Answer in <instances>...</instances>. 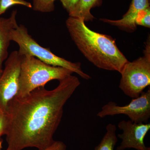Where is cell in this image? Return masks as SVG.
Masks as SVG:
<instances>
[{"mask_svg":"<svg viewBox=\"0 0 150 150\" xmlns=\"http://www.w3.org/2000/svg\"><path fill=\"white\" fill-rule=\"evenodd\" d=\"M106 132L99 144L93 150H114L118 141L116 135L117 127L114 124L109 123L106 127Z\"/></svg>","mask_w":150,"mask_h":150,"instance_id":"obj_12","label":"cell"},{"mask_svg":"<svg viewBox=\"0 0 150 150\" xmlns=\"http://www.w3.org/2000/svg\"><path fill=\"white\" fill-rule=\"evenodd\" d=\"M136 25L149 28L150 26V7L147 8L139 13L136 20Z\"/></svg>","mask_w":150,"mask_h":150,"instance_id":"obj_15","label":"cell"},{"mask_svg":"<svg viewBox=\"0 0 150 150\" xmlns=\"http://www.w3.org/2000/svg\"><path fill=\"white\" fill-rule=\"evenodd\" d=\"M144 56L123 67L119 87L127 96L132 98L140 96L150 85V43L148 39Z\"/></svg>","mask_w":150,"mask_h":150,"instance_id":"obj_5","label":"cell"},{"mask_svg":"<svg viewBox=\"0 0 150 150\" xmlns=\"http://www.w3.org/2000/svg\"><path fill=\"white\" fill-rule=\"evenodd\" d=\"M3 136L2 134H0V150H1L2 148V141L1 139V137L2 136Z\"/></svg>","mask_w":150,"mask_h":150,"instance_id":"obj_19","label":"cell"},{"mask_svg":"<svg viewBox=\"0 0 150 150\" xmlns=\"http://www.w3.org/2000/svg\"><path fill=\"white\" fill-rule=\"evenodd\" d=\"M56 0H33V10L43 13L51 12L55 8Z\"/></svg>","mask_w":150,"mask_h":150,"instance_id":"obj_13","label":"cell"},{"mask_svg":"<svg viewBox=\"0 0 150 150\" xmlns=\"http://www.w3.org/2000/svg\"><path fill=\"white\" fill-rule=\"evenodd\" d=\"M102 3V0H79L69 16L83 18L85 22L92 21L94 17L91 13V10L100 6Z\"/></svg>","mask_w":150,"mask_h":150,"instance_id":"obj_11","label":"cell"},{"mask_svg":"<svg viewBox=\"0 0 150 150\" xmlns=\"http://www.w3.org/2000/svg\"><path fill=\"white\" fill-rule=\"evenodd\" d=\"M3 112H4V111H3L2 110H1V109L0 108V114L1 113H3Z\"/></svg>","mask_w":150,"mask_h":150,"instance_id":"obj_21","label":"cell"},{"mask_svg":"<svg viewBox=\"0 0 150 150\" xmlns=\"http://www.w3.org/2000/svg\"><path fill=\"white\" fill-rule=\"evenodd\" d=\"M6 125V119L5 112L0 114V134L4 135Z\"/></svg>","mask_w":150,"mask_h":150,"instance_id":"obj_18","label":"cell"},{"mask_svg":"<svg viewBox=\"0 0 150 150\" xmlns=\"http://www.w3.org/2000/svg\"><path fill=\"white\" fill-rule=\"evenodd\" d=\"M128 116L131 122L147 123L150 118V89L144 91L137 98H132L129 104L120 106L116 103L110 101L103 105L97 113L100 118L108 116L121 115Z\"/></svg>","mask_w":150,"mask_h":150,"instance_id":"obj_6","label":"cell"},{"mask_svg":"<svg viewBox=\"0 0 150 150\" xmlns=\"http://www.w3.org/2000/svg\"><path fill=\"white\" fill-rule=\"evenodd\" d=\"M66 24L78 49L96 67L120 73L129 62L118 49L114 39L91 30L86 25L83 19L69 16Z\"/></svg>","mask_w":150,"mask_h":150,"instance_id":"obj_2","label":"cell"},{"mask_svg":"<svg viewBox=\"0 0 150 150\" xmlns=\"http://www.w3.org/2000/svg\"><path fill=\"white\" fill-rule=\"evenodd\" d=\"M73 72L63 67H54L33 56H23L17 96L23 97L35 89L44 87L50 81L64 79Z\"/></svg>","mask_w":150,"mask_h":150,"instance_id":"obj_3","label":"cell"},{"mask_svg":"<svg viewBox=\"0 0 150 150\" xmlns=\"http://www.w3.org/2000/svg\"><path fill=\"white\" fill-rule=\"evenodd\" d=\"M80 84L79 79L71 75L59 81L54 89L42 87L24 96L15 97L5 112L6 150H43L52 144L64 105Z\"/></svg>","mask_w":150,"mask_h":150,"instance_id":"obj_1","label":"cell"},{"mask_svg":"<svg viewBox=\"0 0 150 150\" xmlns=\"http://www.w3.org/2000/svg\"><path fill=\"white\" fill-rule=\"evenodd\" d=\"M118 128L123 131L118 134L121 139L116 150L134 149L137 150H150L145 146L144 140L150 129V123H135L130 120H122L118 123Z\"/></svg>","mask_w":150,"mask_h":150,"instance_id":"obj_8","label":"cell"},{"mask_svg":"<svg viewBox=\"0 0 150 150\" xmlns=\"http://www.w3.org/2000/svg\"><path fill=\"white\" fill-rule=\"evenodd\" d=\"M3 72V69H0V76H1V74Z\"/></svg>","mask_w":150,"mask_h":150,"instance_id":"obj_20","label":"cell"},{"mask_svg":"<svg viewBox=\"0 0 150 150\" xmlns=\"http://www.w3.org/2000/svg\"><path fill=\"white\" fill-rule=\"evenodd\" d=\"M22 58L18 51H13L6 60L4 69L0 76V108L4 112L18 93Z\"/></svg>","mask_w":150,"mask_h":150,"instance_id":"obj_7","label":"cell"},{"mask_svg":"<svg viewBox=\"0 0 150 150\" xmlns=\"http://www.w3.org/2000/svg\"><path fill=\"white\" fill-rule=\"evenodd\" d=\"M67 148V146L64 142L55 141L52 144L43 150H66Z\"/></svg>","mask_w":150,"mask_h":150,"instance_id":"obj_17","label":"cell"},{"mask_svg":"<svg viewBox=\"0 0 150 150\" xmlns=\"http://www.w3.org/2000/svg\"><path fill=\"white\" fill-rule=\"evenodd\" d=\"M11 39L18 45V52L22 56H33L48 65L71 70L86 80L91 79L89 75L82 69L80 63L68 61L56 56L48 48L40 46L32 38L26 28L23 25H18L12 30Z\"/></svg>","mask_w":150,"mask_h":150,"instance_id":"obj_4","label":"cell"},{"mask_svg":"<svg viewBox=\"0 0 150 150\" xmlns=\"http://www.w3.org/2000/svg\"><path fill=\"white\" fill-rule=\"evenodd\" d=\"M15 5H20L29 8H32V4L25 0H0V16L5 13L10 7Z\"/></svg>","mask_w":150,"mask_h":150,"instance_id":"obj_14","label":"cell"},{"mask_svg":"<svg viewBox=\"0 0 150 150\" xmlns=\"http://www.w3.org/2000/svg\"><path fill=\"white\" fill-rule=\"evenodd\" d=\"M17 11H13L8 18H0V69L3 63L8 57V48L11 39L12 30L17 27Z\"/></svg>","mask_w":150,"mask_h":150,"instance_id":"obj_10","label":"cell"},{"mask_svg":"<svg viewBox=\"0 0 150 150\" xmlns=\"http://www.w3.org/2000/svg\"><path fill=\"white\" fill-rule=\"evenodd\" d=\"M62 5L69 14L74 11L79 0H60Z\"/></svg>","mask_w":150,"mask_h":150,"instance_id":"obj_16","label":"cell"},{"mask_svg":"<svg viewBox=\"0 0 150 150\" xmlns=\"http://www.w3.org/2000/svg\"><path fill=\"white\" fill-rule=\"evenodd\" d=\"M149 7L150 0H132L129 10L121 19L112 20L104 18L100 20L128 32H132L137 28L135 22L138 15Z\"/></svg>","mask_w":150,"mask_h":150,"instance_id":"obj_9","label":"cell"}]
</instances>
